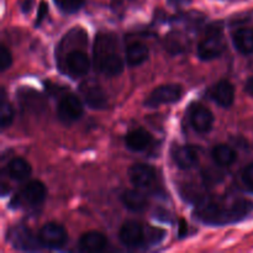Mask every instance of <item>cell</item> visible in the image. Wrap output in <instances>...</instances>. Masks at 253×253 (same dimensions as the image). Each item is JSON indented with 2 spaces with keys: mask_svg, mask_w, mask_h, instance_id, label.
I'll return each mask as SVG.
<instances>
[{
  "mask_svg": "<svg viewBox=\"0 0 253 253\" xmlns=\"http://www.w3.org/2000/svg\"><path fill=\"white\" fill-rule=\"evenodd\" d=\"M252 211L251 200L224 195L203 200L195 209L194 215L207 225H229L246 219Z\"/></svg>",
  "mask_w": 253,
  "mask_h": 253,
  "instance_id": "cell-1",
  "label": "cell"
},
{
  "mask_svg": "<svg viewBox=\"0 0 253 253\" xmlns=\"http://www.w3.org/2000/svg\"><path fill=\"white\" fill-rule=\"evenodd\" d=\"M172 157L180 169H190L199 163V153L193 146H177L172 151Z\"/></svg>",
  "mask_w": 253,
  "mask_h": 253,
  "instance_id": "cell-15",
  "label": "cell"
},
{
  "mask_svg": "<svg viewBox=\"0 0 253 253\" xmlns=\"http://www.w3.org/2000/svg\"><path fill=\"white\" fill-rule=\"evenodd\" d=\"M209 96L222 108H230L235 100V88L229 81H220L210 88Z\"/></svg>",
  "mask_w": 253,
  "mask_h": 253,
  "instance_id": "cell-14",
  "label": "cell"
},
{
  "mask_svg": "<svg viewBox=\"0 0 253 253\" xmlns=\"http://www.w3.org/2000/svg\"><path fill=\"white\" fill-rule=\"evenodd\" d=\"M79 91H81L84 101H85L89 108L100 110V109L106 108V105H108L106 93L101 88L100 84L96 83L95 81L83 82L79 86Z\"/></svg>",
  "mask_w": 253,
  "mask_h": 253,
  "instance_id": "cell-9",
  "label": "cell"
},
{
  "mask_svg": "<svg viewBox=\"0 0 253 253\" xmlns=\"http://www.w3.org/2000/svg\"><path fill=\"white\" fill-rule=\"evenodd\" d=\"M84 2H85V0H57L59 9L67 14L78 11L79 9H82Z\"/></svg>",
  "mask_w": 253,
  "mask_h": 253,
  "instance_id": "cell-25",
  "label": "cell"
},
{
  "mask_svg": "<svg viewBox=\"0 0 253 253\" xmlns=\"http://www.w3.org/2000/svg\"><path fill=\"white\" fill-rule=\"evenodd\" d=\"M187 46L184 41V37L180 34H169L166 37V48L173 53H179L184 51V47Z\"/></svg>",
  "mask_w": 253,
  "mask_h": 253,
  "instance_id": "cell-24",
  "label": "cell"
},
{
  "mask_svg": "<svg viewBox=\"0 0 253 253\" xmlns=\"http://www.w3.org/2000/svg\"><path fill=\"white\" fill-rule=\"evenodd\" d=\"M234 46L240 53L251 54L253 53V30L240 29L232 35Z\"/></svg>",
  "mask_w": 253,
  "mask_h": 253,
  "instance_id": "cell-21",
  "label": "cell"
},
{
  "mask_svg": "<svg viewBox=\"0 0 253 253\" xmlns=\"http://www.w3.org/2000/svg\"><path fill=\"white\" fill-rule=\"evenodd\" d=\"M47 11H48V7H47V4H46V2H42V4L40 5L39 14H37L36 22H35V25H36V27L39 26V25H41L42 20H43L44 16H46V15H47Z\"/></svg>",
  "mask_w": 253,
  "mask_h": 253,
  "instance_id": "cell-29",
  "label": "cell"
},
{
  "mask_svg": "<svg viewBox=\"0 0 253 253\" xmlns=\"http://www.w3.org/2000/svg\"><path fill=\"white\" fill-rule=\"evenodd\" d=\"M242 182H244L245 187L250 190V192L253 193V163L249 165L247 167L244 168L242 170Z\"/></svg>",
  "mask_w": 253,
  "mask_h": 253,
  "instance_id": "cell-27",
  "label": "cell"
},
{
  "mask_svg": "<svg viewBox=\"0 0 253 253\" xmlns=\"http://www.w3.org/2000/svg\"><path fill=\"white\" fill-rule=\"evenodd\" d=\"M7 175L16 182H24L29 179L32 173L31 165L24 158H12L6 167Z\"/></svg>",
  "mask_w": 253,
  "mask_h": 253,
  "instance_id": "cell-19",
  "label": "cell"
},
{
  "mask_svg": "<svg viewBox=\"0 0 253 253\" xmlns=\"http://www.w3.org/2000/svg\"><path fill=\"white\" fill-rule=\"evenodd\" d=\"M224 48L225 42L221 34H217V32L208 34L198 46V57L202 61H212L221 56Z\"/></svg>",
  "mask_w": 253,
  "mask_h": 253,
  "instance_id": "cell-10",
  "label": "cell"
},
{
  "mask_svg": "<svg viewBox=\"0 0 253 253\" xmlns=\"http://www.w3.org/2000/svg\"><path fill=\"white\" fill-rule=\"evenodd\" d=\"M118 40L114 35L99 34L94 43V63L96 71L106 77H115L123 73L124 61L118 53Z\"/></svg>",
  "mask_w": 253,
  "mask_h": 253,
  "instance_id": "cell-2",
  "label": "cell"
},
{
  "mask_svg": "<svg viewBox=\"0 0 253 253\" xmlns=\"http://www.w3.org/2000/svg\"><path fill=\"white\" fill-rule=\"evenodd\" d=\"M203 179H204L205 184H209V185H214L216 184L219 180L222 179V175L221 173L219 172H215L212 169H207L203 172Z\"/></svg>",
  "mask_w": 253,
  "mask_h": 253,
  "instance_id": "cell-28",
  "label": "cell"
},
{
  "mask_svg": "<svg viewBox=\"0 0 253 253\" xmlns=\"http://www.w3.org/2000/svg\"><path fill=\"white\" fill-rule=\"evenodd\" d=\"M152 142V135L145 128H135L126 135V147L132 152H141L150 147Z\"/></svg>",
  "mask_w": 253,
  "mask_h": 253,
  "instance_id": "cell-16",
  "label": "cell"
},
{
  "mask_svg": "<svg viewBox=\"0 0 253 253\" xmlns=\"http://www.w3.org/2000/svg\"><path fill=\"white\" fill-rule=\"evenodd\" d=\"M6 94H5L4 89H1V109H0V125L1 128H6L7 126L11 125L12 120H14L15 111L14 108L10 103L6 101Z\"/></svg>",
  "mask_w": 253,
  "mask_h": 253,
  "instance_id": "cell-23",
  "label": "cell"
},
{
  "mask_svg": "<svg viewBox=\"0 0 253 253\" xmlns=\"http://www.w3.org/2000/svg\"><path fill=\"white\" fill-rule=\"evenodd\" d=\"M83 104L79 100L78 96L72 95H64L61 99L57 106V115L61 123L66 124V125H71V124L76 123L77 120L82 118L83 115Z\"/></svg>",
  "mask_w": 253,
  "mask_h": 253,
  "instance_id": "cell-8",
  "label": "cell"
},
{
  "mask_svg": "<svg viewBox=\"0 0 253 253\" xmlns=\"http://www.w3.org/2000/svg\"><path fill=\"white\" fill-rule=\"evenodd\" d=\"M121 200H123V204L125 205L126 209L135 212L143 211L148 205L147 198L138 188L137 189L125 190L123 197H121Z\"/></svg>",
  "mask_w": 253,
  "mask_h": 253,
  "instance_id": "cell-18",
  "label": "cell"
},
{
  "mask_svg": "<svg viewBox=\"0 0 253 253\" xmlns=\"http://www.w3.org/2000/svg\"><path fill=\"white\" fill-rule=\"evenodd\" d=\"M79 249L83 252H100L108 245L105 235L99 231H89L79 239Z\"/></svg>",
  "mask_w": 253,
  "mask_h": 253,
  "instance_id": "cell-17",
  "label": "cell"
},
{
  "mask_svg": "<svg viewBox=\"0 0 253 253\" xmlns=\"http://www.w3.org/2000/svg\"><path fill=\"white\" fill-rule=\"evenodd\" d=\"M212 160L215 161L217 166L221 167H227L231 166L235 161L237 160V153L236 151L229 145H217L215 146L214 150L211 152Z\"/></svg>",
  "mask_w": 253,
  "mask_h": 253,
  "instance_id": "cell-22",
  "label": "cell"
},
{
  "mask_svg": "<svg viewBox=\"0 0 253 253\" xmlns=\"http://www.w3.org/2000/svg\"><path fill=\"white\" fill-rule=\"evenodd\" d=\"M190 124L197 132L207 133L214 125V115L208 108L200 104H195L190 109Z\"/></svg>",
  "mask_w": 253,
  "mask_h": 253,
  "instance_id": "cell-12",
  "label": "cell"
},
{
  "mask_svg": "<svg viewBox=\"0 0 253 253\" xmlns=\"http://www.w3.org/2000/svg\"><path fill=\"white\" fill-rule=\"evenodd\" d=\"M46 195L47 189L43 183L40 182V180H30L22 187V189L15 197L11 204L12 207L14 205H17V207L26 205V207L30 208L39 207L44 202Z\"/></svg>",
  "mask_w": 253,
  "mask_h": 253,
  "instance_id": "cell-5",
  "label": "cell"
},
{
  "mask_svg": "<svg viewBox=\"0 0 253 253\" xmlns=\"http://www.w3.org/2000/svg\"><path fill=\"white\" fill-rule=\"evenodd\" d=\"M12 64V56L9 49L6 48L5 44H1L0 47V69L1 72H5L7 68H10Z\"/></svg>",
  "mask_w": 253,
  "mask_h": 253,
  "instance_id": "cell-26",
  "label": "cell"
},
{
  "mask_svg": "<svg viewBox=\"0 0 253 253\" xmlns=\"http://www.w3.org/2000/svg\"><path fill=\"white\" fill-rule=\"evenodd\" d=\"M66 68L73 77H83L90 69V59L84 51L74 49L66 57Z\"/></svg>",
  "mask_w": 253,
  "mask_h": 253,
  "instance_id": "cell-13",
  "label": "cell"
},
{
  "mask_svg": "<svg viewBox=\"0 0 253 253\" xmlns=\"http://www.w3.org/2000/svg\"><path fill=\"white\" fill-rule=\"evenodd\" d=\"M6 240L20 251H39L40 249H42L39 236H35L31 230L25 225H16V226L10 227Z\"/></svg>",
  "mask_w": 253,
  "mask_h": 253,
  "instance_id": "cell-4",
  "label": "cell"
},
{
  "mask_svg": "<svg viewBox=\"0 0 253 253\" xmlns=\"http://www.w3.org/2000/svg\"><path fill=\"white\" fill-rule=\"evenodd\" d=\"M168 4L173 7H182L188 6L192 2V0H167Z\"/></svg>",
  "mask_w": 253,
  "mask_h": 253,
  "instance_id": "cell-30",
  "label": "cell"
},
{
  "mask_svg": "<svg viewBox=\"0 0 253 253\" xmlns=\"http://www.w3.org/2000/svg\"><path fill=\"white\" fill-rule=\"evenodd\" d=\"M165 235V230L145 226L142 222L130 220L120 227L119 239L124 246L130 247V249H137V247L146 246V245L158 244L162 241Z\"/></svg>",
  "mask_w": 253,
  "mask_h": 253,
  "instance_id": "cell-3",
  "label": "cell"
},
{
  "mask_svg": "<svg viewBox=\"0 0 253 253\" xmlns=\"http://www.w3.org/2000/svg\"><path fill=\"white\" fill-rule=\"evenodd\" d=\"M37 236H39L42 247L52 250L62 249L68 240L67 230L57 222H47L40 229Z\"/></svg>",
  "mask_w": 253,
  "mask_h": 253,
  "instance_id": "cell-7",
  "label": "cell"
},
{
  "mask_svg": "<svg viewBox=\"0 0 253 253\" xmlns=\"http://www.w3.org/2000/svg\"><path fill=\"white\" fill-rule=\"evenodd\" d=\"M183 95V89L179 84H165L155 90L151 91L146 98L145 106L147 108H158L163 104H173L180 100Z\"/></svg>",
  "mask_w": 253,
  "mask_h": 253,
  "instance_id": "cell-6",
  "label": "cell"
},
{
  "mask_svg": "<svg viewBox=\"0 0 253 253\" xmlns=\"http://www.w3.org/2000/svg\"><path fill=\"white\" fill-rule=\"evenodd\" d=\"M128 178L138 189H148L156 183L157 173L151 166L145 163H136L128 168Z\"/></svg>",
  "mask_w": 253,
  "mask_h": 253,
  "instance_id": "cell-11",
  "label": "cell"
},
{
  "mask_svg": "<svg viewBox=\"0 0 253 253\" xmlns=\"http://www.w3.org/2000/svg\"><path fill=\"white\" fill-rule=\"evenodd\" d=\"M150 57V49L141 42H133L126 48V62L130 67H137L145 63Z\"/></svg>",
  "mask_w": 253,
  "mask_h": 253,
  "instance_id": "cell-20",
  "label": "cell"
},
{
  "mask_svg": "<svg viewBox=\"0 0 253 253\" xmlns=\"http://www.w3.org/2000/svg\"><path fill=\"white\" fill-rule=\"evenodd\" d=\"M245 90H246L247 94H250V95L253 96V76L251 78L247 79L246 85H245Z\"/></svg>",
  "mask_w": 253,
  "mask_h": 253,
  "instance_id": "cell-32",
  "label": "cell"
},
{
  "mask_svg": "<svg viewBox=\"0 0 253 253\" xmlns=\"http://www.w3.org/2000/svg\"><path fill=\"white\" fill-rule=\"evenodd\" d=\"M32 5H34V0H22L21 1V10L26 14L30 10L32 9Z\"/></svg>",
  "mask_w": 253,
  "mask_h": 253,
  "instance_id": "cell-31",
  "label": "cell"
}]
</instances>
